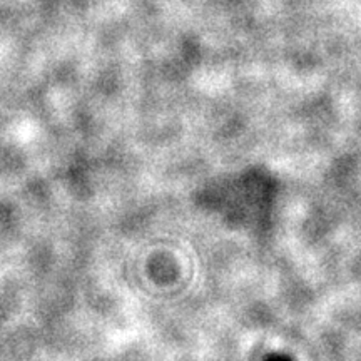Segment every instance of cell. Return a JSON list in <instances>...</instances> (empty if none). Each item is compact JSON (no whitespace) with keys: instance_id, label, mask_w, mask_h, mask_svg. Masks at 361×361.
<instances>
[{"instance_id":"6da1fadb","label":"cell","mask_w":361,"mask_h":361,"mask_svg":"<svg viewBox=\"0 0 361 361\" xmlns=\"http://www.w3.org/2000/svg\"><path fill=\"white\" fill-rule=\"evenodd\" d=\"M264 361H291V360L281 355H271V356H266Z\"/></svg>"}]
</instances>
